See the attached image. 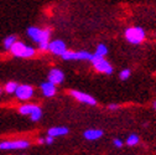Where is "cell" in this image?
<instances>
[{
  "instance_id": "6da1fadb",
  "label": "cell",
  "mask_w": 156,
  "mask_h": 155,
  "mask_svg": "<svg viewBox=\"0 0 156 155\" xmlns=\"http://www.w3.org/2000/svg\"><path fill=\"white\" fill-rule=\"evenodd\" d=\"M26 34L34 42H36L38 45V49L41 51L48 50L51 29H40L37 26H29L26 30Z\"/></svg>"
},
{
  "instance_id": "7a4b0ae2",
  "label": "cell",
  "mask_w": 156,
  "mask_h": 155,
  "mask_svg": "<svg viewBox=\"0 0 156 155\" xmlns=\"http://www.w3.org/2000/svg\"><path fill=\"white\" fill-rule=\"evenodd\" d=\"M124 37H125V40L131 45H140L141 42H144L146 34H145V30L143 27L130 26V27L125 29Z\"/></svg>"
},
{
  "instance_id": "3957f363",
  "label": "cell",
  "mask_w": 156,
  "mask_h": 155,
  "mask_svg": "<svg viewBox=\"0 0 156 155\" xmlns=\"http://www.w3.org/2000/svg\"><path fill=\"white\" fill-rule=\"evenodd\" d=\"M10 51L15 57H20V59H29V57H32L36 53V51L32 46H29L21 41H16L11 46Z\"/></svg>"
},
{
  "instance_id": "277c9868",
  "label": "cell",
  "mask_w": 156,
  "mask_h": 155,
  "mask_svg": "<svg viewBox=\"0 0 156 155\" xmlns=\"http://www.w3.org/2000/svg\"><path fill=\"white\" fill-rule=\"evenodd\" d=\"M93 67L95 68V71H98L101 73H104V74H112L114 68L113 66L104 59V57H101V56H97L93 53V57L90 60Z\"/></svg>"
},
{
  "instance_id": "5b68a950",
  "label": "cell",
  "mask_w": 156,
  "mask_h": 155,
  "mask_svg": "<svg viewBox=\"0 0 156 155\" xmlns=\"http://www.w3.org/2000/svg\"><path fill=\"white\" fill-rule=\"evenodd\" d=\"M30 146L27 140H5L0 143V150H21Z\"/></svg>"
},
{
  "instance_id": "8992f818",
  "label": "cell",
  "mask_w": 156,
  "mask_h": 155,
  "mask_svg": "<svg viewBox=\"0 0 156 155\" xmlns=\"http://www.w3.org/2000/svg\"><path fill=\"white\" fill-rule=\"evenodd\" d=\"M69 94L73 97L74 99L80 101V102H81V103H83V104H88V106H97V99L94 98V97H92L90 94L86 93V92L72 89V91H69Z\"/></svg>"
},
{
  "instance_id": "52a82bcc",
  "label": "cell",
  "mask_w": 156,
  "mask_h": 155,
  "mask_svg": "<svg viewBox=\"0 0 156 155\" xmlns=\"http://www.w3.org/2000/svg\"><path fill=\"white\" fill-rule=\"evenodd\" d=\"M35 91H34V87L30 86V85H19L15 94L19 99H21V101H27L30 99L31 97L34 96Z\"/></svg>"
},
{
  "instance_id": "ba28073f",
  "label": "cell",
  "mask_w": 156,
  "mask_h": 155,
  "mask_svg": "<svg viewBox=\"0 0 156 155\" xmlns=\"http://www.w3.org/2000/svg\"><path fill=\"white\" fill-rule=\"evenodd\" d=\"M48 51L56 56H62L67 51V45L62 40H53L48 44Z\"/></svg>"
},
{
  "instance_id": "9c48e42d",
  "label": "cell",
  "mask_w": 156,
  "mask_h": 155,
  "mask_svg": "<svg viewBox=\"0 0 156 155\" xmlns=\"http://www.w3.org/2000/svg\"><path fill=\"white\" fill-rule=\"evenodd\" d=\"M48 81L53 85H61L65 81V73L60 68H52L48 73Z\"/></svg>"
},
{
  "instance_id": "30bf717a",
  "label": "cell",
  "mask_w": 156,
  "mask_h": 155,
  "mask_svg": "<svg viewBox=\"0 0 156 155\" xmlns=\"http://www.w3.org/2000/svg\"><path fill=\"white\" fill-rule=\"evenodd\" d=\"M40 88L44 93L45 97H53L57 92V88H56V85H53L52 82L50 81H44L41 85H40Z\"/></svg>"
},
{
  "instance_id": "8fae6325",
  "label": "cell",
  "mask_w": 156,
  "mask_h": 155,
  "mask_svg": "<svg viewBox=\"0 0 156 155\" xmlns=\"http://www.w3.org/2000/svg\"><path fill=\"white\" fill-rule=\"evenodd\" d=\"M83 137L87 140H98L103 137V130L102 129H87L83 133Z\"/></svg>"
},
{
  "instance_id": "7c38bea8",
  "label": "cell",
  "mask_w": 156,
  "mask_h": 155,
  "mask_svg": "<svg viewBox=\"0 0 156 155\" xmlns=\"http://www.w3.org/2000/svg\"><path fill=\"white\" fill-rule=\"evenodd\" d=\"M68 128L66 127H53V128H50L47 130V135H51L53 138H57V137H63V135H67L68 134Z\"/></svg>"
},
{
  "instance_id": "4fadbf2b",
  "label": "cell",
  "mask_w": 156,
  "mask_h": 155,
  "mask_svg": "<svg viewBox=\"0 0 156 155\" xmlns=\"http://www.w3.org/2000/svg\"><path fill=\"white\" fill-rule=\"evenodd\" d=\"M40 109L41 108L38 106H36V104H24V106L19 107V113L23 114V115H29V117H30L32 113L40 110Z\"/></svg>"
},
{
  "instance_id": "5bb4252c",
  "label": "cell",
  "mask_w": 156,
  "mask_h": 155,
  "mask_svg": "<svg viewBox=\"0 0 156 155\" xmlns=\"http://www.w3.org/2000/svg\"><path fill=\"white\" fill-rule=\"evenodd\" d=\"M93 57V53L88 51H74V60L77 61H90Z\"/></svg>"
},
{
  "instance_id": "9a60e30c",
  "label": "cell",
  "mask_w": 156,
  "mask_h": 155,
  "mask_svg": "<svg viewBox=\"0 0 156 155\" xmlns=\"http://www.w3.org/2000/svg\"><path fill=\"white\" fill-rule=\"evenodd\" d=\"M16 41H17V37H16L15 35H9L8 37L4 38V47H5L6 50H10L11 46H12Z\"/></svg>"
},
{
  "instance_id": "2e32d148",
  "label": "cell",
  "mask_w": 156,
  "mask_h": 155,
  "mask_svg": "<svg viewBox=\"0 0 156 155\" xmlns=\"http://www.w3.org/2000/svg\"><path fill=\"white\" fill-rule=\"evenodd\" d=\"M108 47L104 45V44H99L98 46H97V49H95V52H94V55H97V56H101V57H105L107 55H108Z\"/></svg>"
},
{
  "instance_id": "e0dca14e",
  "label": "cell",
  "mask_w": 156,
  "mask_h": 155,
  "mask_svg": "<svg viewBox=\"0 0 156 155\" xmlns=\"http://www.w3.org/2000/svg\"><path fill=\"white\" fill-rule=\"evenodd\" d=\"M17 87H19V83H16V82H8V83L5 85V87H4V91H5L8 94H12V93L16 92Z\"/></svg>"
},
{
  "instance_id": "ac0fdd59",
  "label": "cell",
  "mask_w": 156,
  "mask_h": 155,
  "mask_svg": "<svg viewBox=\"0 0 156 155\" xmlns=\"http://www.w3.org/2000/svg\"><path fill=\"white\" fill-rule=\"evenodd\" d=\"M139 142H140V139L136 134H130L126 138V145H129V146H134L136 144H139Z\"/></svg>"
},
{
  "instance_id": "d6986e66",
  "label": "cell",
  "mask_w": 156,
  "mask_h": 155,
  "mask_svg": "<svg viewBox=\"0 0 156 155\" xmlns=\"http://www.w3.org/2000/svg\"><path fill=\"white\" fill-rule=\"evenodd\" d=\"M130 76H131V71H130L129 68H124V70H122L120 73H119V78H120L122 81H126Z\"/></svg>"
},
{
  "instance_id": "ffe728a7",
  "label": "cell",
  "mask_w": 156,
  "mask_h": 155,
  "mask_svg": "<svg viewBox=\"0 0 156 155\" xmlns=\"http://www.w3.org/2000/svg\"><path fill=\"white\" fill-rule=\"evenodd\" d=\"M113 144H114L116 148H122V146L124 145L123 140H120V139H114V140H113Z\"/></svg>"
},
{
  "instance_id": "44dd1931",
  "label": "cell",
  "mask_w": 156,
  "mask_h": 155,
  "mask_svg": "<svg viewBox=\"0 0 156 155\" xmlns=\"http://www.w3.org/2000/svg\"><path fill=\"white\" fill-rule=\"evenodd\" d=\"M55 142V138L51 137V135H46L45 137V144H52Z\"/></svg>"
},
{
  "instance_id": "7402d4cb",
  "label": "cell",
  "mask_w": 156,
  "mask_h": 155,
  "mask_svg": "<svg viewBox=\"0 0 156 155\" xmlns=\"http://www.w3.org/2000/svg\"><path fill=\"white\" fill-rule=\"evenodd\" d=\"M118 108H119V106H118V104H115V103H112V104L108 106V109H109V110H116Z\"/></svg>"
},
{
  "instance_id": "603a6c76",
  "label": "cell",
  "mask_w": 156,
  "mask_h": 155,
  "mask_svg": "<svg viewBox=\"0 0 156 155\" xmlns=\"http://www.w3.org/2000/svg\"><path fill=\"white\" fill-rule=\"evenodd\" d=\"M37 142H38V144H45V138H38Z\"/></svg>"
},
{
  "instance_id": "cb8c5ba5",
  "label": "cell",
  "mask_w": 156,
  "mask_h": 155,
  "mask_svg": "<svg viewBox=\"0 0 156 155\" xmlns=\"http://www.w3.org/2000/svg\"><path fill=\"white\" fill-rule=\"evenodd\" d=\"M152 108H154V109H155V110H156V101H155V102H154V103H152Z\"/></svg>"
},
{
  "instance_id": "d4e9b609",
  "label": "cell",
  "mask_w": 156,
  "mask_h": 155,
  "mask_svg": "<svg viewBox=\"0 0 156 155\" xmlns=\"http://www.w3.org/2000/svg\"><path fill=\"white\" fill-rule=\"evenodd\" d=\"M2 92H3V89H2V88H0V94H2Z\"/></svg>"
}]
</instances>
